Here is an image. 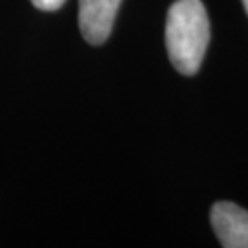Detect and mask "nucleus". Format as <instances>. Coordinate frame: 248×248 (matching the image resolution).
<instances>
[{
	"instance_id": "nucleus-5",
	"label": "nucleus",
	"mask_w": 248,
	"mask_h": 248,
	"mask_svg": "<svg viewBox=\"0 0 248 248\" xmlns=\"http://www.w3.org/2000/svg\"><path fill=\"white\" fill-rule=\"evenodd\" d=\"M243 4H245V9H247V13H248V0H243Z\"/></svg>"
},
{
	"instance_id": "nucleus-1",
	"label": "nucleus",
	"mask_w": 248,
	"mask_h": 248,
	"mask_svg": "<svg viewBox=\"0 0 248 248\" xmlns=\"http://www.w3.org/2000/svg\"><path fill=\"white\" fill-rule=\"evenodd\" d=\"M210 43V20L201 0H177L168 11L166 46L171 64L182 76H193Z\"/></svg>"
},
{
	"instance_id": "nucleus-4",
	"label": "nucleus",
	"mask_w": 248,
	"mask_h": 248,
	"mask_svg": "<svg viewBox=\"0 0 248 248\" xmlns=\"http://www.w3.org/2000/svg\"><path fill=\"white\" fill-rule=\"evenodd\" d=\"M66 0H31V4L37 9H43V11H55L64 4Z\"/></svg>"
},
{
	"instance_id": "nucleus-2",
	"label": "nucleus",
	"mask_w": 248,
	"mask_h": 248,
	"mask_svg": "<svg viewBox=\"0 0 248 248\" xmlns=\"http://www.w3.org/2000/svg\"><path fill=\"white\" fill-rule=\"evenodd\" d=\"M210 221L224 248H248V210L221 201L213 204Z\"/></svg>"
},
{
	"instance_id": "nucleus-3",
	"label": "nucleus",
	"mask_w": 248,
	"mask_h": 248,
	"mask_svg": "<svg viewBox=\"0 0 248 248\" xmlns=\"http://www.w3.org/2000/svg\"><path fill=\"white\" fill-rule=\"evenodd\" d=\"M122 0H79V30L90 45H103L114 26Z\"/></svg>"
}]
</instances>
